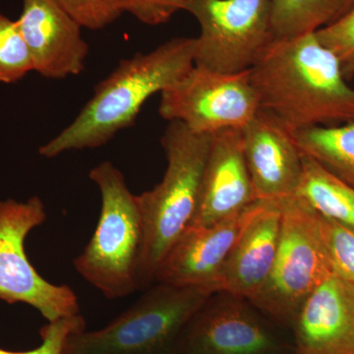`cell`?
Here are the masks:
<instances>
[{
	"label": "cell",
	"mask_w": 354,
	"mask_h": 354,
	"mask_svg": "<svg viewBox=\"0 0 354 354\" xmlns=\"http://www.w3.org/2000/svg\"><path fill=\"white\" fill-rule=\"evenodd\" d=\"M250 77L260 108L290 131L354 121V88L315 32L272 39Z\"/></svg>",
	"instance_id": "obj_1"
},
{
	"label": "cell",
	"mask_w": 354,
	"mask_h": 354,
	"mask_svg": "<svg viewBox=\"0 0 354 354\" xmlns=\"http://www.w3.org/2000/svg\"><path fill=\"white\" fill-rule=\"evenodd\" d=\"M196 38L179 37L150 53L121 60L95 86L94 95L75 120L39 149L44 158H57L69 151L97 149L121 130L132 127L144 104L162 94L195 65Z\"/></svg>",
	"instance_id": "obj_2"
},
{
	"label": "cell",
	"mask_w": 354,
	"mask_h": 354,
	"mask_svg": "<svg viewBox=\"0 0 354 354\" xmlns=\"http://www.w3.org/2000/svg\"><path fill=\"white\" fill-rule=\"evenodd\" d=\"M167 167L162 181L138 195L145 223L140 290L155 281L160 263L196 214L208 160L211 134L169 121L162 140Z\"/></svg>",
	"instance_id": "obj_3"
},
{
	"label": "cell",
	"mask_w": 354,
	"mask_h": 354,
	"mask_svg": "<svg viewBox=\"0 0 354 354\" xmlns=\"http://www.w3.org/2000/svg\"><path fill=\"white\" fill-rule=\"evenodd\" d=\"M101 193L97 227L82 253L74 260L77 272L109 299L140 290L145 247V223L138 195L128 187L120 169L106 160L90 171Z\"/></svg>",
	"instance_id": "obj_4"
},
{
	"label": "cell",
	"mask_w": 354,
	"mask_h": 354,
	"mask_svg": "<svg viewBox=\"0 0 354 354\" xmlns=\"http://www.w3.org/2000/svg\"><path fill=\"white\" fill-rule=\"evenodd\" d=\"M214 295L209 288L157 283L102 329L72 333L64 354L177 353L184 330Z\"/></svg>",
	"instance_id": "obj_5"
},
{
	"label": "cell",
	"mask_w": 354,
	"mask_h": 354,
	"mask_svg": "<svg viewBox=\"0 0 354 354\" xmlns=\"http://www.w3.org/2000/svg\"><path fill=\"white\" fill-rule=\"evenodd\" d=\"M283 221L269 278L249 301L274 320L292 324L307 297L332 276L318 216L298 197L281 201Z\"/></svg>",
	"instance_id": "obj_6"
},
{
	"label": "cell",
	"mask_w": 354,
	"mask_h": 354,
	"mask_svg": "<svg viewBox=\"0 0 354 354\" xmlns=\"http://www.w3.org/2000/svg\"><path fill=\"white\" fill-rule=\"evenodd\" d=\"M46 218L39 196L26 202L0 200V300L29 305L48 322H55L80 315V304L70 286L44 279L26 254V239Z\"/></svg>",
	"instance_id": "obj_7"
},
{
	"label": "cell",
	"mask_w": 354,
	"mask_h": 354,
	"mask_svg": "<svg viewBox=\"0 0 354 354\" xmlns=\"http://www.w3.org/2000/svg\"><path fill=\"white\" fill-rule=\"evenodd\" d=\"M201 28L195 65L220 73L252 68L272 31V0H193L187 8Z\"/></svg>",
	"instance_id": "obj_8"
},
{
	"label": "cell",
	"mask_w": 354,
	"mask_h": 354,
	"mask_svg": "<svg viewBox=\"0 0 354 354\" xmlns=\"http://www.w3.org/2000/svg\"><path fill=\"white\" fill-rule=\"evenodd\" d=\"M259 109L250 69L228 74L194 65L160 94L158 113L192 131L213 134L230 128L241 129Z\"/></svg>",
	"instance_id": "obj_9"
},
{
	"label": "cell",
	"mask_w": 354,
	"mask_h": 354,
	"mask_svg": "<svg viewBox=\"0 0 354 354\" xmlns=\"http://www.w3.org/2000/svg\"><path fill=\"white\" fill-rule=\"evenodd\" d=\"M268 200H257L239 215L208 227H188L160 263L156 283L209 288L216 293L221 268L243 230Z\"/></svg>",
	"instance_id": "obj_10"
},
{
	"label": "cell",
	"mask_w": 354,
	"mask_h": 354,
	"mask_svg": "<svg viewBox=\"0 0 354 354\" xmlns=\"http://www.w3.org/2000/svg\"><path fill=\"white\" fill-rule=\"evenodd\" d=\"M241 130L256 198L281 201L295 196L301 181L304 153L293 132L262 108Z\"/></svg>",
	"instance_id": "obj_11"
},
{
	"label": "cell",
	"mask_w": 354,
	"mask_h": 354,
	"mask_svg": "<svg viewBox=\"0 0 354 354\" xmlns=\"http://www.w3.org/2000/svg\"><path fill=\"white\" fill-rule=\"evenodd\" d=\"M241 298H209L181 335L178 354H279L274 335Z\"/></svg>",
	"instance_id": "obj_12"
},
{
	"label": "cell",
	"mask_w": 354,
	"mask_h": 354,
	"mask_svg": "<svg viewBox=\"0 0 354 354\" xmlns=\"http://www.w3.org/2000/svg\"><path fill=\"white\" fill-rule=\"evenodd\" d=\"M17 23L31 53L34 71L46 79L82 73L88 55L82 26L55 0H24Z\"/></svg>",
	"instance_id": "obj_13"
},
{
	"label": "cell",
	"mask_w": 354,
	"mask_h": 354,
	"mask_svg": "<svg viewBox=\"0 0 354 354\" xmlns=\"http://www.w3.org/2000/svg\"><path fill=\"white\" fill-rule=\"evenodd\" d=\"M247 167L242 130L211 134L196 214L189 227H208L239 215L257 201Z\"/></svg>",
	"instance_id": "obj_14"
},
{
	"label": "cell",
	"mask_w": 354,
	"mask_h": 354,
	"mask_svg": "<svg viewBox=\"0 0 354 354\" xmlns=\"http://www.w3.org/2000/svg\"><path fill=\"white\" fill-rule=\"evenodd\" d=\"M295 354H354V288L333 274L295 320Z\"/></svg>",
	"instance_id": "obj_15"
},
{
	"label": "cell",
	"mask_w": 354,
	"mask_h": 354,
	"mask_svg": "<svg viewBox=\"0 0 354 354\" xmlns=\"http://www.w3.org/2000/svg\"><path fill=\"white\" fill-rule=\"evenodd\" d=\"M281 201H266L249 223L221 268L216 291L250 300L271 274L281 236Z\"/></svg>",
	"instance_id": "obj_16"
},
{
	"label": "cell",
	"mask_w": 354,
	"mask_h": 354,
	"mask_svg": "<svg viewBox=\"0 0 354 354\" xmlns=\"http://www.w3.org/2000/svg\"><path fill=\"white\" fill-rule=\"evenodd\" d=\"M295 197L319 215L354 232V187L305 153L301 181Z\"/></svg>",
	"instance_id": "obj_17"
},
{
	"label": "cell",
	"mask_w": 354,
	"mask_h": 354,
	"mask_svg": "<svg viewBox=\"0 0 354 354\" xmlns=\"http://www.w3.org/2000/svg\"><path fill=\"white\" fill-rule=\"evenodd\" d=\"M301 152L354 187V121L293 132Z\"/></svg>",
	"instance_id": "obj_18"
},
{
	"label": "cell",
	"mask_w": 354,
	"mask_h": 354,
	"mask_svg": "<svg viewBox=\"0 0 354 354\" xmlns=\"http://www.w3.org/2000/svg\"><path fill=\"white\" fill-rule=\"evenodd\" d=\"M354 0H272L274 38L315 32L339 19Z\"/></svg>",
	"instance_id": "obj_19"
},
{
	"label": "cell",
	"mask_w": 354,
	"mask_h": 354,
	"mask_svg": "<svg viewBox=\"0 0 354 354\" xmlns=\"http://www.w3.org/2000/svg\"><path fill=\"white\" fill-rule=\"evenodd\" d=\"M34 64L17 20L0 12V83L13 84L22 80Z\"/></svg>",
	"instance_id": "obj_20"
},
{
	"label": "cell",
	"mask_w": 354,
	"mask_h": 354,
	"mask_svg": "<svg viewBox=\"0 0 354 354\" xmlns=\"http://www.w3.org/2000/svg\"><path fill=\"white\" fill-rule=\"evenodd\" d=\"M317 216L333 272L354 288V232L319 214Z\"/></svg>",
	"instance_id": "obj_21"
},
{
	"label": "cell",
	"mask_w": 354,
	"mask_h": 354,
	"mask_svg": "<svg viewBox=\"0 0 354 354\" xmlns=\"http://www.w3.org/2000/svg\"><path fill=\"white\" fill-rule=\"evenodd\" d=\"M319 41L339 59L348 80L354 77V3L339 19L315 32Z\"/></svg>",
	"instance_id": "obj_22"
},
{
	"label": "cell",
	"mask_w": 354,
	"mask_h": 354,
	"mask_svg": "<svg viewBox=\"0 0 354 354\" xmlns=\"http://www.w3.org/2000/svg\"><path fill=\"white\" fill-rule=\"evenodd\" d=\"M86 29L102 30L123 14L121 0H55Z\"/></svg>",
	"instance_id": "obj_23"
},
{
	"label": "cell",
	"mask_w": 354,
	"mask_h": 354,
	"mask_svg": "<svg viewBox=\"0 0 354 354\" xmlns=\"http://www.w3.org/2000/svg\"><path fill=\"white\" fill-rule=\"evenodd\" d=\"M84 329H86V322L81 314L48 322L39 332L41 344L38 348L28 351H9L0 348V354H64L69 335Z\"/></svg>",
	"instance_id": "obj_24"
},
{
	"label": "cell",
	"mask_w": 354,
	"mask_h": 354,
	"mask_svg": "<svg viewBox=\"0 0 354 354\" xmlns=\"http://www.w3.org/2000/svg\"><path fill=\"white\" fill-rule=\"evenodd\" d=\"M193 0H121L123 13H129L144 24H165L174 14L187 10Z\"/></svg>",
	"instance_id": "obj_25"
}]
</instances>
